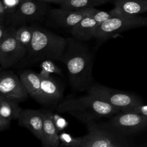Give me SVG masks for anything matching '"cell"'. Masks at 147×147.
Instances as JSON below:
<instances>
[{"instance_id":"1","label":"cell","mask_w":147,"mask_h":147,"mask_svg":"<svg viewBox=\"0 0 147 147\" xmlns=\"http://www.w3.org/2000/svg\"><path fill=\"white\" fill-rule=\"evenodd\" d=\"M67 43L62 58L68 70L72 87L82 91L88 89L93 80L92 67L93 56L88 48L72 37L66 38Z\"/></svg>"},{"instance_id":"2","label":"cell","mask_w":147,"mask_h":147,"mask_svg":"<svg viewBox=\"0 0 147 147\" xmlns=\"http://www.w3.org/2000/svg\"><path fill=\"white\" fill-rule=\"evenodd\" d=\"M57 111L67 113L79 121L88 123L103 117H111L121 110L94 94H87L76 98H69L60 102Z\"/></svg>"},{"instance_id":"3","label":"cell","mask_w":147,"mask_h":147,"mask_svg":"<svg viewBox=\"0 0 147 147\" xmlns=\"http://www.w3.org/2000/svg\"><path fill=\"white\" fill-rule=\"evenodd\" d=\"M33 36L25 58L28 63L43 60L61 61L67 40L40 27L32 26Z\"/></svg>"},{"instance_id":"4","label":"cell","mask_w":147,"mask_h":147,"mask_svg":"<svg viewBox=\"0 0 147 147\" xmlns=\"http://www.w3.org/2000/svg\"><path fill=\"white\" fill-rule=\"evenodd\" d=\"M88 133L78 137L76 147H126L129 146L126 137L109 127L106 124L95 121L87 123Z\"/></svg>"},{"instance_id":"5","label":"cell","mask_w":147,"mask_h":147,"mask_svg":"<svg viewBox=\"0 0 147 147\" xmlns=\"http://www.w3.org/2000/svg\"><path fill=\"white\" fill-rule=\"evenodd\" d=\"M146 26L147 17L115 16L99 24L96 29L94 37L102 42L122 32Z\"/></svg>"},{"instance_id":"6","label":"cell","mask_w":147,"mask_h":147,"mask_svg":"<svg viewBox=\"0 0 147 147\" xmlns=\"http://www.w3.org/2000/svg\"><path fill=\"white\" fill-rule=\"evenodd\" d=\"M87 92L119 108L121 111H125L136 105L143 103L142 101L134 95L100 84L91 86Z\"/></svg>"},{"instance_id":"7","label":"cell","mask_w":147,"mask_h":147,"mask_svg":"<svg viewBox=\"0 0 147 147\" xmlns=\"http://www.w3.org/2000/svg\"><path fill=\"white\" fill-rule=\"evenodd\" d=\"M106 125L119 134L126 137L147 127V118L131 111H119Z\"/></svg>"},{"instance_id":"8","label":"cell","mask_w":147,"mask_h":147,"mask_svg":"<svg viewBox=\"0 0 147 147\" xmlns=\"http://www.w3.org/2000/svg\"><path fill=\"white\" fill-rule=\"evenodd\" d=\"M45 2L38 0H22L17 9L7 18L11 25L38 20L44 16L47 7Z\"/></svg>"},{"instance_id":"9","label":"cell","mask_w":147,"mask_h":147,"mask_svg":"<svg viewBox=\"0 0 147 147\" xmlns=\"http://www.w3.org/2000/svg\"><path fill=\"white\" fill-rule=\"evenodd\" d=\"M14 31L15 29H11L6 38L0 44V64L5 69L17 64L26 55V48L16 39Z\"/></svg>"},{"instance_id":"10","label":"cell","mask_w":147,"mask_h":147,"mask_svg":"<svg viewBox=\"0 0 147 147\" xmlns=\"http://www.w3.org/2000/svg\"><path fill=\"white\" fill-rule=\"evenodd\" d=\"M0 94L18 102H22L28 96L20 78L12 72L0 74Z\"/></svg>"},{"instance_id":"11","label":"cell","mask_w":147,"mask_h":147,"mask_svg":"<svg viewBox=\"0 0 147 147\" xmlns=\"http://www.w3.org/2000/svg\"><path fill=\"white\" fill-rule=\"evenodd\" d=\"M94 7L78 10H67L61 7L53 9L49 11L50 18L58 25L71 28L86 16H88Z\"/></svg>"},{"instance_id":"12","label":"cell","mask_w":147,"mask_h":147,"mask_svg":"<svg viewBox=\"0 0 147 147\" xmlns=\"http://www.w3.org/2000/svg\"><path fill=\"white\" fill-rule=\"evenodd\" d=\"M18 124L30 131L38 139L41 140L43 128L42 111L32 109H22L18 118Z\"/></svg>"},{"instance_id":"13","label":"cell","mask_w":147,"mask_h":147,"mask_svg":"<svg viewBox=\"0 0 147 147\" xmlns=\"http://www.w3.org/2000/svg\"><path fill=\"white\" fill-rule=\"evenodd\" d=\"M147 11V0H115L110 11L114 16H134Z\"/></svg>"},{"instance_id":"14","label":"cell","mask_w":147,"mask_h":147,"mask_svg":"<svg viewBox=\"0 0 147 147\" xmlns=\"http://www.w3.org/2000/svg\"><path fill=\"white\" fill-rule=\"evenodd\" d=\"M63 90L57 82L52 78L41 77V87L38 102L52 103L61 99Z\"/></svg>"},{"instance_id":"15","label":"cell","mask_w":147,"mask_h":147,"mask_svg":"<svg viewBox=\"0 0 147 147\" xmlns=\"http://www.w3.org/2000/svg\"><path fill=\"white\" fill-rule=\"evenodd\" d=\"M43 115L42 136L40 140L44 147H57L60 144V138L53 119L51 111H42Z\"/></svg>"},{"instance_id":"16","label":"cell","mask_w":147,"mask_h":147,"mask_svg":"<svg viewBox=\"0 0 147 147\" xmlns=\"http://www.w3.org/2000/svg\"><path fill=\"white\" fill-rule=\"evenodd\" d=\"M99 25L93 18L86 16L72 27L70 32L73 37L78 40H88L94 37L96 29Z\"/></svg>"},{"instance_id":"17","label":"cell","mask_w":147,"mask_h":147,"mask_svg":"<svg viewBox=\"0 0 147 147\" xmlns=\"http://www.w3.org/2000/svg\"><path fill=\"white\" fill-rule=\"evenodd\" d=\"M20 79L28 95L38 102L41 87L39 74L29 69L25 70L20 75Z\"/></svg>"},{"instance_id":"18","label":"cell","mask_w":147,"mask_h":147,"mask_svg":"<svg viewBox=\"0 0 147 147\" xmlns=\"http://www.w3.org/2000/svg\"><path fill=\"white\" fill-rule=\"evenodd\" d=\"M17 100L3 97L0 102V116L10 121L18 119L22 109Z\"/></svg>"},{"instance_id":"19","label":"cell","mask_w":147,"mask_h":147,"mask_svg":"<svg viewBox=\"0 0 147 147\" xmlns=\"http://www.w3.org/2000/svg\"><path fill=\"white\" fill-rule=\"evenodd\" d=\"M111 0H71L60 4L61 7L67 10H78L87 7H94Z\"/></svg>"},{"instance_id":"20","label":"cell","mask_w":147,"mask_h":147,"mask_svg":"<svg viewBox=\"0 0 147 147\" xmlns=\"http://www.w3.org/2000/svg\"><path fill=\"white\" fill-rule=\"evenodd\" d=\"M14 35L16 39L27 49L32 39V26H21L18 29H15Z\"/></svg>"},{"instance_id":"21","label":"cell","mask_w":147,"mask_h":147,"mask_svg":"<svg viewBox=\"0 0 147 147\" xmlns=\"http://www.w3.org/2000/svg\"><path fill=\"white\" fill-rule=\"evenodd\" d=\"M61 70L51 60H46L41 63V70L39 73L40 77H50L52 74H61Z\"/></svg>"},{"instance_id":"22","label":"cell","mask_w":147,"mask_h":147,"mask_svg":"<svg viewBox=\"0 0 147 147\" xmlns=\"http://www.w3.org/2000/svg\"><path fill=\"white\" fill-rule=\"evenodd\" d=\"M88 16L93 18L99 24H100L108 19L114 17V16L110 11L107 12L105 11L98 10L95 9L94 7Z\"/></svg>"},{"instance_id":"23","label":"cell","mask_w":147,"mask_h":147,"mask_svg":"<svg viewBox=\"0 0 147 147\" xmlns=\"http://www.w3.org/2000/svg\"><path fill=\"white\" fill-rule=\"evenodd\" d=\"M60 142H61V146L74 147L76 137H73L69 134L65 133H63L59 136Z\"/></svg>"},{"instance_id":"24","label":"cell","mask_w":147,"mask_h":147,"mask_svg":"<svg viewBox=\"0 0 147 147\" xmlns=\"http://www.w3.org/2000/svg\"><path fill=\"white\" fill-rule=\"evenodd\" d=\"M3 1L9 16L17 9L21 0H3Z\"/></svg>"},{"instance_id":"25","label":"cell","mask_w":147,"mask_h":147,"mask_svg":"<svg viewBox=\"0 0 147 147\" xmlns=\"http://www.w3.org/2000/svg\"><path fill=\"white\" fill-rule=\"evenodd\" d=\"M125 111H131L141 115L142 116L147 118V105L143 103L136 105Z\"/></svg>"},{"instance_id":"26","label":"cell","mask_w":147,"mask_h":147,"mask_svg":"<svg viewBox=\"0 0 147 147\" xmlns=\"http://www.w3.org/2000/svg\"><path fill=\"white\" fill-rule=\"evenodd\" d=\"M53 119L55 123V125L57 128V130H62L65 127L67 126V122L65 121V120L59 117V116H55V117L53 115Z\"/></svg>"},{"instance_id":"27","label":"cell","mask_w":147,"mask_h":147,"mask_svg":"<svg viewBox=\"0 0 147 147\" xmlns=\"http://www.w3.org/2000/svg\"><path fill=\"white\" fill-rule=\"evenodd\" d=\"M10 30L6 28L4 25H0V44L6 38L10 33Z\"/></svg>"},{"instance_id":"28","label":"cell","mask_w":147,"mask_h":147,"mask_svg":"<svg viewBox=\"0 0 147 147\" xmlns=\"http://www.w3.org/2000/svg\"><path fill=\"white\" fill-rule=\"evenodd\" d=\"M7 16L8 14L6 11L3 1V0H0V17L5 20V18H7Z\"/></svg>"},{"instance_id":"29","label":"cell","mask_w":147,"mask_h":147,"mask_svg":"<svg viewBox=\"0 0 147 147\" xmlns=\"http://www.w3.org/2000/svg\"><path fill=\"white\" fill-rule=\"evenodd\" d=\"M10 123V121L0 116V131L7 129Z\"/></svg>"},{"instance_id":"30","label":"cell","mask_w":147,"mask_h":147,"mask_svg":"<svg viewBox=\"0 0 147 147\" xmlns=\"http://www.w3.org/2000/svg\"><path fill=\"white\" fill-rule=\"evenodd\" d=\"M71 0H44V2H51V3H59L61 4L63 3L69 1Z\"/></svg>"},{"instance_id":"31","label":"cell","mask_w":147,"mask_h":147,"mask_svg":"<svg viewBox=\"0 0 147 147\" xmlns=\"http://www.w3.org/2000/svg\"><path fill=\"white\" fill-rule=\"evenodd\" d=\"M4 25V19L0 17V25Z\"/></svg>"},{"instance_id":"32","label":"cell","mask_w":147,"mask_h":147,"mask_svg":"<svg viewBox=\"0 0 147 147\" xmlns=\"http://www.w3.org/2000/svg\"><path fill=\"white\" fill-rule=\"evenodd\" d=\"M3 96L1 94H0V102H1V100H2V99L3 98Z\"/></svg>"},{"instance_id":"33","label":"cell","mask_w":147,"mask_h":147,"mask_svg":"<svg viewBox=\"0 0 147 147\" xmlns=\"http://www.w3.org/2000/svg\"><path fill=\"white\" fill-rule=\"evenodd\" d=\"M2 72V67H1V64H0V74Z\"/></svg>"},{"instance_id":"34","label":"cell","mask_w":147,"mask_h":147,"mask_svg":"<svg viewBox=\"0 0 147 147\" xmlns=\"http://www.w3.org/2000/svg\"><path fill=\"white\" fill-rule=\"evenodd\" d=\"M38 1H44V0H38Z\"/></svg>"},{"instance_id":"35","label":"cell","mask_w":147,"mask_h":147,"mask_svg":"<svg viewBox=\"0 0 147 147\" xmlns=\"http://www.w3.org/2000/svg\"><path fill=\"white\" fill-rule=\"evenodd\" d=\"M21 1H22V0H21Z\"/></svg>"}]
</instances>
